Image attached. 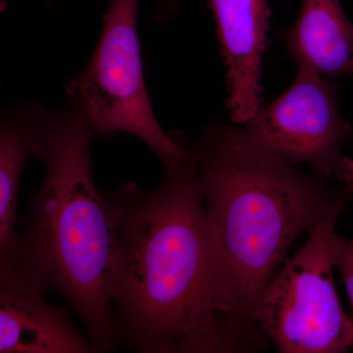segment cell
Returning <instances> with one entry per match:
<instances>
[{"label": "cell", "mask_w": 353, "mask_h": 353, "mask_svg": "<svg viewBox=\"0 0 353 353\" xmlns=\"http://www.w3.org/2000/svg\"><path fill=\"white\" fill-rule=\"evenodd\" d=\"M152 190L126 183L109 194L118 243L111 296L118 341L143 353L243 350L215 306L214 259L197 165L163 166Z\"/></svg>", "instance_id": "1"}, {"label": "cell", "mask_w": 353, "mask_h": 353, "mask_svg": "<svg viewBox=\"0 0 353 353\" xmlns=\"http://www.w3.org/2000/svg\"><path fill=\"white\" fill-rule=\"evenodd\" d=\"M180 138L197 165L208 210L216 309L245 348L257 343L255 309L290 246L352 183L330 192L321 176L303 173L224 123L205 128L194 143Z\"/></svg>", "instance_id": "2"}, {"label": "cell", "mask_w": 353, "mask_h": 353, "mask_svg": "<svg viewBox=\"0 0 353 353\" xmlns=\"http://www.w3.org/2000/svg\"><path fill=\"white\" fill-rule=\"evenodd\" d=\"M94 136L70 99L44 110L34 139L43 182L30 196L11 268L63 297L82 320L95 352H106L118 341L111 296L118 223L112 201L94 183Z\"/></svg>", "instance_id": "3"}, {"label": "cell", "mask_w": 353, "mask_h": 353, "mask_svg": "<svg viewBox=\"0 0 353 353\" xmlns=\"http://www.w3.org/2000/svg\"><path fill=\"white\" fill-rule=\"evenodd\" d=\"M353 183L324 211L305 245L262 292L254 312L259 333L280 352L340 353L353 345V320L334 287L336 223Z\"/></svg>", "instance_id": "4"}, {"label": "cell", "mask_w": 353, "mask_h": 353, "mask_svg": "<svg viewBox=\"0 0 353 353\" xmlns=\"http://www.w3.org/2000/svg\"><path fill=\"white\" fill-rule=\"evenodd\" d=\"M139 0H110L87 66L66 85L95 136L128 132L145 143L161 164L190 157L178 132L158 124L143 77L138 32Z\"/></svg>", "instance_id": "5"}, {"label": "cell", "mask_w": 353, "mask_h": 353, "mask_svg": "<svg viewBox=\"0 0 353 353\" xmlns=\"http://www.w3.org/2000/svg\"><path fill=\"white\" fill-rule=\"evenodd\" d=\"M297 69L284 94L260 108L241 134L276 157L308 165L323 179L353 183V160L343 152L353 129L341 113L340 87L312 70Z\"/></svg>", "instance_id": "6"}, {"label": "cell", "mask_w": 353, "mask_h": 353, "mask_svg": "<svg viewBox=\"0 0 353 353\" xmlns=\"http://www.w3.org/2000/svg\"><path fill=\"white\" fill-rule=\"evenodd\" d=\"M226 68L227 108L234 124L252 119L262 102V58L268 43L269 0H206Z\"/></svg>", "instance_id": "7"}, {"label": "cell", "mask_w": 353, "mask_h": 353, "mask_svg": "<svg viewBox=\"0 0 353 353\" xmlns=\"http://www.w3.org/2000/svg\"><path fill=\"white\" fill-rule=\"evenodd\" d=\"M46 292L19 269H0V353L97 352Z\"/></svg>", "instance_id": "8"}, {"label": "cell", "mask_w": 353, "mask_h": 353, "mask_svg": "<svg viewBox=\"0 0 353 353\" xmlns=\"http://www.w3.org/2000/svg\"><path fill=\"white\" fill-rule=\"evenodd\" d=\"M283 39L297 67L325 78L353 79V26L340 0H301L296 22Z\"/></svg>", "instance_id": "9"}, {"label": "cell", "mask_w": 353, "mask_h": 353, "mask_svg": "<svg viewBox=\"0 0 353 353\" xmlns=\"http://www.w3.org/2000/svg\"><path fill=\"white\" fill-rule=\"evenodd\" d=\"M46 108L23 103L6 108L0 122V269L16 263L20 222L16 213L21 176L26 162L34 157L37 129Z\"/></svg>", "instance_id": "10"}, {"label": "cell", "mask_w": 353, "mask_h": 353, "mask_svg": "<svg viewBox=\"0 0 353 353\" xmlns=\"http://www.w3.org/2000/svg\"><path fill=\"white\" fill-rule=\"evenodd\" d=\"M334 267L340 271L353 308V240L338 236L334 248Z\"/></svg>", "instance_id": "11"}, {"label": "cell", "mask_w": 353, "mask_h": 353, "mask_svg": "<svg viewBox=\"0 0 353 353\" xmlns=\"http://www.w3.org/2000/svg\"><path fill=\"white\" fill-rule=\"evenodd\" d=\"M157 3V20L159 22L175 17L180 12L181 0H154Z\"/></svg>", "instance_id": "12"}, {"label": "cell", "mask_w": 353, "mask_h": 353, "mask_svg": "<svg viewBox=\"0 0 353 353\" xmlns=\"http://www.w3.org/2000/svg\"><path fill=\"white\" fill-rule=\"evenodd\" d=\"M50 1H53V0H50Z\"/></svg>", "instance_id": "13"}]
</instances>
